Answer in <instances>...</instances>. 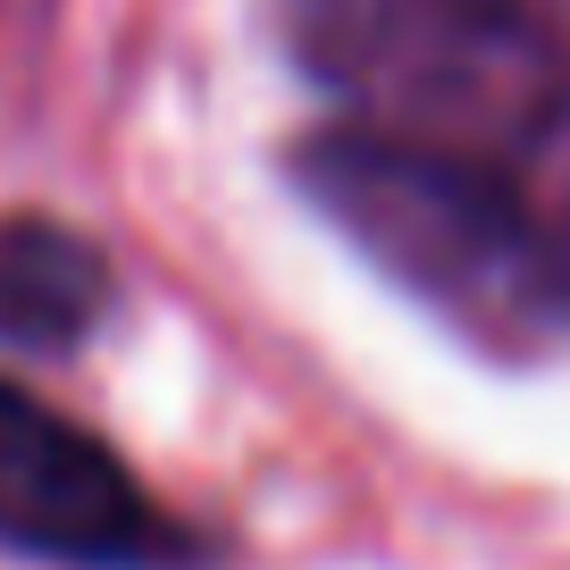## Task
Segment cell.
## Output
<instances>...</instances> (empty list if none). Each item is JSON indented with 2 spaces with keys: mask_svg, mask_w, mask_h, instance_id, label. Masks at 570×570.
Returning a JSON list of instances; mask_svg holds the SVG:
<instances>
[{
  "mask_svg": "<svg viewBox=\"0 0 570 570\" xmlns=\"http://www.w3.org/2000/svg\"><path fill=\"white\" fill-rule=\"evenodd\" d=\"M303 194L403 285L436 303H512L546 268L520 194L487 160H462L436 135L327 126L294 151Z\"/></svg>",
  "mask_w": 570,
  "mask_h": 570,
  "instance_id": "1",
  "label": "cell"
},
{
  "mask_svg": "<svg viewBox=\"0 0 570 570\" xmlns=\"http://www.w3.org/2000/svg\"><path fill=\"white\" fill-rule=\"evenodd\" d=\"M277 9L303 68L361 101L420 118H503L512 101H537L520 85V68L537 59L520 0H277Z\"/></svg>",
  "mask_w": 570,
  "mask_h": 570,
  "instance_id": "2",
  "label": "cell"
},
{
  "mask_svg": "<svg viewBox=\"0 0 570 570\" xmlns=\"http://www.w3.org/2000/svg\"><path fill=\"white\" fill-rule=\"evenodd\" d=\"M0 553L59 570H194V529L142 495L118 453L51 411L42 394L0 386Z\"/></svg>",
  "mask_w": 570,
  "mask_h": 570,
  "instance_id": "3",
  "label": "cell"
},
{
  "mask_svg": "<svg viewBox=\"0 0 570 570\" xmlns=\"http://www.w3.org/2000/svg\"><path fill=\"white\" fill-rule=\"evenodd\" d=\"M109 311V261L92 235L59 218H0V344L18 353H76Z\"/></svg>",
  "mask_w": 570,
  "mask_h": 570,
  "instance_id": "4",
  "label": "cell"
}]
</instances>
